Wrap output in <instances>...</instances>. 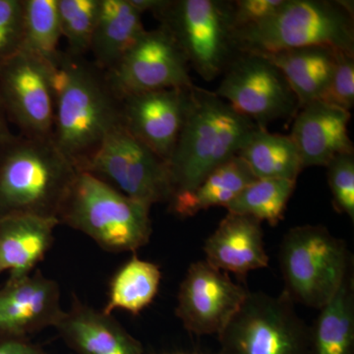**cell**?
Masks as SVG:
<instances>
[{"label":"cell","mask_w":354,"mask_h":354,"mask_svg":"<svg viewBox=\"0 0 354 354\" xmlns=\"http://www.w3.org/2000/svg\"><path fill=\"white\" fill-rule=\"evenodd\" d=\"M337 51L308 46L260 55L270 60L285 76L301 109L320 99L334 71Z\"/></svg>","instance_id":"21"},{"label":"cell","mask_w":354,"mask_h":354,"mask_svg":"<svg viewBox=\"0 0 354 354\" xmlns=\"http://www.w3.org/2000/svg\"><path fill=\"white\" fill-rule=\"evenodd\" d=\"M256 180L252 171L239 155L214 169L189 194L169 203L172 213L189 218L212 207H227L246 186Z\"/></svg>","instance_id":"23"},{"label":"cell","mask_w":354,"mask_h":354,"mask_svg":"<svg viewBox=\"0 0 354 354\" xmlns=\"http://www.w3.org/2000/svg\"><path fill=\"white\" fill-rule=\"evenodd\" d=\"M10 124L6 109L0 97V149L6 146L15 136V134L11 131Z\"/></svg>","instance_id":"34"},{"label":"cell","mask_w":354,"mask_h":354,"mask_svg":"<svg viewBox=\"0 0 354 354\" xmlns=\"http://www.w3.org/2000/svg\"><path fill=\"white\" fill-rule=\"evenodd\" d=\"M24 41L22 50L53 64L59 57L60 31L57 0H23Z\"/></svg>","instance_id":"27"},{"label":"cell","mask_w":354,"mask_h":354,"mask_svg":"<svg viewBox=\"0 0 354 354\" xmlns=\"http://www.w3.org/2000/svg\"><path fill=\"white\" fill-rule=\"evenodd\" d=\"M206 261L239 279L269 265L262 221L252 216L227 213L204 246Z\"/></svg>","instance_id":"18"},{"label":"cell","mask_w":354,"mask_h":354,"mask_svg":"<svg viewBox=\"0 0 354 354\" xmlns=\"http://www.w3.org/2000/svg\"><path fill=\"white\" fill-rule=\"evenodd\" d=\"M297 181L256 179L225 207L227 213L252 216L272 227L283 220Z\"/></svg>","instance_id":"26"},{"label":"cell","mask_w":354,"mask_h":354,"mask_svg":"<svg viewBox=\"0 0 354 354\" xmlns=\"http://www.w3.org/2000/svg\"><path fill=\"white\" fill-rule=\"evenodd\" d=\"M319 101L351 111L354 106V53L339 50L334 71Z\"/></svg>","instance_id":"31"},{"label":"cell","mask_w":354,"mask_h":354,"mask_svg":"<svg viewBox=\"0 0 354 354\" xmlns=\"http://www.w3.org/2000/svg\"><path fill=\"white\" fill-rule=\"evenodd\" d=\"M164 354H199V353H164Z\"/></svg>","instance_id":"36"},{"label":"cell","mask_w":354,"mask_h":354,"mask_svg":"<svg viewBox=\"0 0 354 354\" xmlns=\"http://www.w3.org/2000/svg\"><path fill=\"white\" fill-rule=\"evenodd\" d=\"M55 328L75 354H144L143 344L113 314L93 308L77 298Z\"/></svg>","instance_id":"17"},{"label":"cell","mask_w":354,"mask_h":354,"mask_svg":"<svg viewBox=\"0 0 354 354\" xmlns=\"http://www.w3.org/2000/svg\"><path fill=\"white\" fill-rule=\"evenodd\" d=\"M351 120V111L319 100L298 109L290 137L304 169L327 167L337 156L354 153L348 134Z\"/></svg>","instance_id":"16"},{"label":"cell","mask_w":354,"mask_h":354,"mask_svg":"<svg viewBox=\"0 0 354 354\" xmlns=\"http://www.w3.org/2000/svg\"><path fill=\"white\" fill-rule=\"evenodd\" d=\"M237 155L248 165L256 179L297 181L304 169L290 135L274 134L267 128H256Z\"/></svg>","instance_id":"24"},{"label":"cell","mask_w":354,"mask_h":354,"mask_svg":"<svg viewBox=\"0 0 354 354\" xmlns=\"http://www.w3.org/2000/svg\"><path fill=\"white\" fill-rule=\"evenodd\" d=\"M53 140L78 171L122 123L121 101L106 73L86 57L62 51L53 62Z\"/></svg>","instance_id":"1"},{"label":"cell","mask_w":354,"mask_h":354,"mask_svg":"<svg viewBox=\"0 0 354 354\" xmlns=\"http://www.w3.org/2000/svg\"><path fill=\"white\" fill-rule=\"evenodd\" d=\"M146 32L142 14L130 0H101L90 53L102 71H109Z\"/></svg>","instance_id":"20"},{"label":"cell","mask_w":354,"mask_h":354,"mask_svg":"<svg viewBox=\"0 0 354 354\" xmlns=\"http://www.w3.org/2000/svg\"><path fill=\"white\" fill-rule=\"evenodd\" d=\"M333 206L354 220V153L337 156L327 165Z\"/></svg>","instance_id":"29"},{"label":"cell","mask_w":354,"mask_h":354,"mask_svg":"<svg viewBox=\"0 0 354 354\" xmlns=\"http://www.w3.org/2000/svg\"><path fill=\"white\" fill-rule=\"evenodd\" d=\"M218 337V354H309V326L283 291H249Z\"/></svg>","instance_id":"8"},{"label":"cell","mask_w":354,"mask_h":354,"mask_svg":"<svg viewBox=\"0 0 354 354\" xmlns=\"http://www.w3.org/2000/svg\"><path fill=\"white\" fill-rule=\"evenodd\" d=\"M149 207L86 171H79L57 220L111 253L138 250L150 241Z\"/></svg>","instance_id":"4"},{"label":"cell","mask_w":354,"mask_h":354,"mask_svg":"<svg viewBox=\"0 0 354 354\" xmlns=\"http://www.w3.org/2000/svg\"><path fill=\"white\" fill-rule=\"evenodd\" d=\"M57 218L11 215L0 218V274L19 279L32 274L53 245Z\"/></svg>","instance_id":"19"},{"label":"cell","mask_w":354,"mask_h":354,"mask_svg":"<svg viewBox=\"0 0 354 354\" xmlns=\"http://www.w3.org/2000/svg\"><path fill=\"white\" fill-rule=\"evenodd\" d=\"M215 93L261 128L295 116L299 109L297 95L285 76L257 53H237L223 72Z\"/></svg>","instance_id":"10"},{"label":"cell","mask_w":354,"mask_h":354,"mask_svg":"<svg viewBox=\"0 0 354 354\" xmlns=\"http://www.w3.org/2000/svg\"><path fill=\"white\" fill-rule=\"evenodd\" d=\"M286 0H236L232 1L235 32L269 19L285 4Z\"/></svg>","instance_id":"32"},{"label":"cell","mask_w":354,"mask_h":354,"mask_svg":"<svg viewBox=\"0 0 354 354\" xmlns=\"http://www.w3.org/2000/svg\"><path fill=\"white\" fill-rule=\"evenodd\" d=\"M0 97L11 124L29 138H53V65L21 50L0 68Z\"/></svg>","instance_id":"11"},{"label":"cell","mask_w":354,"mask_h":354,"mask_svg":"<svg viewBox=\"0 0 354 354\" xmlns=\"http://www.w3.org/2000/svg\"><path fill=\"white\" fill-rule=\"evenodd\" d=\"M0 354H46L28 337L0 335Z\"/></svg>","instance_id":"33"},{"label":"cell","mask_w":354,"mask_h":354,"mask_svg":"<svg viewBox=\"0 0 354 354\" xmlns=\"http://www.w3.org/2000/svg\"><path fill=\"white\" fill-rule=\"evenodd\" d=\"M283 292L295 304L320 309L351 270L346 243L324 225L290 228L279 246Z\"/></svg>","instance_id":"6"},{"label":"cell","mask_w":354,"mask_h":354,"mask_svg":"<svg viewBox=\"0 0 354 354\" xmlns=\"http://www.w3.org/2000/svg\"><path fill=\"white\" fill-rule=\"evenodd\" d=\"M257 127L215 92L193 86L183 129L167 164L169 202L189 194L214 169L237 155Z\"/></svg>","instance_id":"2"},{"label":"cell","mask_w":354,"mask_h":354,"mask_svg":"<svg viewBox=\"0 0 354 354\" xmlns=\"http://www.w3.org/2000/svg\"><path fill=\"white\" fill-rule=\"evenodd\" d=\"M204 80L223 75L239 53L235 46L232 1L167 0L155 14Z\"/></svg>","instance_id":"7"},{"label":"cell","mask_w":354,"mask_h":354,"mask_svg":"<svg viewBox=\"0 0 354 354\" xmlns=\"http://www.w3.org/2000/svg\"><path fill=\"white\" fill-rule=\"evenodd\" d=\"M160 281L162 272L157 264L133 256L113 274L102 311L113 314L120 309L138 315L157 297Z\"/></svg>","instance_id":"25"},{"label":"cell","mask_w":354,"mask_h":354,"mask_svg":"<svg viewBox=\"0 0 354 354\" xmlns=\"http://www.w3.org/2000/svg\"><path fill=\"white\" fill-rule=\"evenodd\" d=\"M192 87L165 88L120 100L123 127L167 164L183 129Z\"/></svg>","instance_id":"14"},{"label":"cell","mask_w":354,"mask_h":354,"mask_svg":"<svg viewBox=\"0 0 354 354\" xmlns=\"http://www.w3.org/2000/svg\"><path fill=\"white\" fill-rule=\"evenodd\" d=\"M248 292L227 272L206 260L198 261L188 268L179 286L176 314L191 334L218 335L241 308Z\"/></svg>","instance_id":"13"},{"label":"cell","mask_w":354,"mask_h":354,"mask_svg":"<svg viewBox=\"0 0 354 354\" xmlns=\"http://www.w3.org/2000/svg\"><path fill=\"white\" fill-rule=\"evenodd\" d=\"M106 79L120 99L127 95L194 86L189 65L162 26L142 35Z\"/></svg>","instance_id":"12"},{"label":"cell","mask_w":354,"mask_h":354,"mask_svg":"<svg viewBox=\"0 0 354 354\" xmlns=\"http://www.w3.org/2000/svg\"><path fill=\"white\" fill-rule=\"evenodd\" d=\"M78 172L53 138L15 135L0 149V218H57Z\"/></svg>","instance_id":"3"},{"label":"cell","mask_w":354,"mask_h":354,"mask_svg":"<svg viewBox=\"0 0 354 354\" xmlns=\"http://www.w3.org/2000/svg\"><path fill=\"white\" fill-rule=\"evenodd\" d=\"M353 270L309 327V354H354Z\"/></svg>","instance_id":"22"},{"label":"cell","mask_w":354,"mask_h":354,"mask_svg":"<svg viewBox=\"0 0 354 354\" xmlns=\"http://www.w3.org/2000/svg\"><path fill=\"white\" fill-rule=\"evenodd\" d=\"M239 53H267L308 46L354 53L353 4L286 0L269 19L235 32Z\"/></svg>","instance_id":"5"},{"label":"cell","mask_w":354,"mask_h":354,"mask_svg":"<svg viewBox=\"0 0 354 354\" xmlns=\"http://www.w3.org/2000/svg\"><path fill=\"white\" fill-rule=\"evenodd\" d=\"M101 0H57L62 37L73 57L90 53Z\"/></svg>","instance_id":"28"},{"label":"cell","mask_w":354,"mask_h":354,"mask_svg":"<svg viewBox=\"0 0 354 354\" xmlns=\"http://www.w3.org/2000/svg\"><path fill=\"white\" fill-rule=\"evenodd\" d=\"M79 171L93 174L149 208L158 203L169 204L171 200L167 162L135 138L122 123L109 133Z\"/></svg>","instance_id":"9"},{"label":"cell","mask_w":354,"mask_h":354,"mask_svg":"<svg viewBox=\"0 0 354 354\" xmlns=\"http://www.w3.org/2000/svg\"><path fill=\"white\" fill-rule=\"evenodd\" d=\"M130 2L140 13L151 12L155 15L167 0H130Z\"/></svg>","instance_id":"35"},{"label":"cell","mask_w":354,"mask_h":354,"mask_svg":"<svg viewBox=\"0 0 354 354\" xmlns=\"http://www.w3.org/2000/svg\"><path fill=\"white\" fill-rule=\"evenodd\" d=\"M60 288L41 272L8 278L0 288V335L28 337L57 325L64 313Z\"/></svg>","instance_id":"15"},{"label":"cell","mask_w":354,"mask_h":354,"mask_svg":"<svg viewBox=\"0 0 354 354\" xmlns=\"http://www.w3.org/2000/svg\"><path fill=\"white\" fill-rule=\"evenodd\" d=\"M23 41V0H0V68L22 50Z\"/></svg>","instance_id":"30"}]
</instances>
